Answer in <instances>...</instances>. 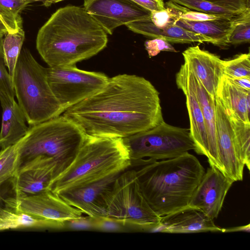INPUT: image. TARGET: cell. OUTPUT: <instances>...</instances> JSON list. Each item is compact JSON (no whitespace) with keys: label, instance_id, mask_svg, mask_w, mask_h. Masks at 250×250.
<instances>
[{"label":"cell","instance_id":"cell-9","mask_svg":"<svg viewBox=\"0 0 250 250\" xmlns=\"http://www.w3.org/2000/svg\"><path fill=\"white\" fill-rule=\"evenodd\" d=\"M46 69L50 88L64 111L99 91L109 78L103 73L80 69L76 65Z\"/></svg>","mask_w":250,"mask_h":250},{"label":"cell","instance_id":"cell-17","mask_svg":"<svg viewBox=\"0 0 250 250\" xmlns=\"http://www.w3.org/2000/svg\"><path fill=\"white\" fill-rule=\"evenodd\" d=\"M119 174L81 188L61 192L58 195L83 213L94 218L106 217L104 197Z\"/></svg>","mask_w":250,"mask_h":250},{"label":"cell","instance_id":"cell-32","mask_svg":"<svg viewBox=\"0 0 250 250\" xmlns=\"http://www.w3.org/2000/svg\"><path fill=\"white\" fill-rule=\"evenodd\" d=\"M4 35L0 34V96L14 98L15 91L12 80L6 69L2 42Z\"/></svg>","mask_w":250,"mask_h":250},{"label":"cell","instance_id":"cell-16","mask_svg":"<svg viewBox=\"0 0 250 250\" xmlns=\"http://www.w3.org/2000/svg\"><path fill=\"white\" fill-rule=\"evenodd\" d=\"M185 63L200 81L209 95L215 99L223 74V60L198 45L188 48L183 52Z\"/></svg>","mask_w":250,"mask_h":250},{"label":"cell","instance_id":"cell-30","mask_svg":"<svg viewBox=\"0 0 250 250\" xmlns=\"http://www.w3.org/2000/svg\"><path fill=\"white\" fill-rule=\"evenodd\" d=\"M17 229L24 228H64V222L49 220L17 210Z\"/></svg>","mask_w":250,"mask_h":250},{"label":"cell","instance_id":"cell-8","mask_svg":"<svg viewBox=\"0 0 250 250\" xmlns=\"http://www.w3.org/2000/svg\"><path fill=\"white\" fill-rule=\"evenodd\" d=\"M123 139L129 152L130 167H136L148 159L175 158L195 149L189 129L171 125L165 121Z\"/></svg>","mask_w":250,"mask_h":250},{"label":"cell","instance_id":"cell-36","mask_svg":"<svg viewBox=\"0 0 250 250\" xmlns=\"http://www.w3.org/2000/svg\"><path fill=\"white\" fill-rule=\"evenodd\" d=\"M234 12L250 10V0H205Z\"/></svg>","mask_w":250,"mask_h":250},{"label":"cell","instance_id":"cell-28","mask_svg":"<svg viewBox=\"0 0 250 250\" xmlns=\"http://www.w3.org/2000/svg\"><path fill=\"white\" fill-rule=\"evenodd\" d=\"M165 9L150 12V19L157 27L163 28L174 24L188 8L169 0L165 3Z\"/></svg>","mask_w":250,"mask_h":250},{"label":"cell","instance_id":"cell-34","mask_svg":"<svg viewBox=\"0 0 250 250\" xmlns=\"http://www.w3.org/2000/svg\"><path fill=\"white\" fill-rule=\"evenodd\" d=\"M145 46L150 57L157 55L161 51L177 52L171 44L162 38L146 41Z\"/></svg>","mask_w":250,"mask_h":250},{"label":"cell","instance_id":"cell-45","mask_svg":"<svg viewBox=\"0 0 250 250\" xmlns=\"http://www.w3.org/2000/svg\"><path fill=\"white\" fill-rule=\"evenodd\" d=\"M29 0V1H41V0Z\"/></svg>","mask_w":250,"mask_h":250},{"label":"cell","instance_id":"cell-12","mask_svg":"<svg viewBox=\"0 0 250 250\" xmlns=\"http://www.w3.org/2000/svg\"><path fill=\"white\" fill-rule=\"evenodd\" d=\"M176 83L177 86H183L191 91L196 97L204 117L208 134L210 154L208 162L210 166L222 172L217 150L215 99L209 95L185 62L176 74Z\"/></svg>","mask_w":250,"mask_h":250},{"label":"cell","instance_id":"cell-33","mask_svg":"<svg viewBox=\"0 0 250 250\" xmlns=\"http://www.w3.org/2000/svg\"><path fill=\"white\" fill-rule=\"evenodd\" d=\"M250 42V20L238 24L232 31L229 44L237 45Z\"/></svg>","mask_w":250,"mask_h":250},{"label":"cell","instance_id":"cell-5","mask_svg":"<svg viewBox=\"0 0 250 250\" xmlns=\"http://www.w3.org/2000/svg\"><path fill=\"white\" fill-rule=\"evenodd\" d=\"M86 135L63 115L30 126L21 146V163L38 156L51 158L58 177L74 161Z\"/></svg>","mask_w":250,"mask_h":250},{"label":"cell","instance_id":"cell-2","mask_svg":"<svg viewBox=\"0 0 250 250\" xmlns=\"http://www.w3.org/2000/svg\"><path fill=\"white\" fill-rule=\"evenodd\" d=\"M108 42L107 34L83 7L57 9L39 30L36 48L50 67L75 65L97 55Z\"/></svg>","mask_w":250,"mask_h":250},{"label":"cell","instance_id":"cell-35","mask_svg":"<svg viewBox=\"0 0 250 250\" xmlns=\"http://www.w3.org/2000/svg\"><path fill=\"white\" fill-rule=\"evenodd\" d=\"M240 13L241 12L231 15L213 14L201 12L196 11H191L189 10L188 8L185 12H184L181 14V15L180 16L179 19L192 21H204L215 20L225 18L226 17H231L236 15Z\"/></svg>","mask_w":250,"mask_h":250},{"label":"cell","instance_id":"cell-25","mask_svg":"<svg viewBox=\"0 0 250 250\" xmlns=\"http://www.w3.org/2000/svg\"><path fill=\"white\" fill-rule=\"evenodd\" d=\"M23 139L0 150V188L15 176L20 165V148Z\"/></svg>","mask_w":250,"mask_h":250},{"label":"cell","instance_id":"cell-43","mask_svg":"<svg viewBox=\"0 0 250 250\" xmlns=\"http://www.w3.org/2000/svg\"><path fill=\"white\" fill-rule=\"evenodd\" d=\"M8 33L7 28L3 22L2 20L0 17V34L6 35Z\"/></svg>","mask_w":250,"mask_h":250},{"label":"cell","instance_id":"cell-29","mask_svg":"<svg viewBox=\"0 0 250 250\" xmlns=\"http://www.w3.org/2000/svg\"><path fill=\"white\" fill-rule=\"evenodd\" d=\"M224 76L229 79L250 77V54H241L235 58L223 60Z\"/></svg>","mask_w":250,"mask_h":250},{"label":"cell","instance_id":"cell-19","mask_svg":"<svg viewBox=\"0 0 250 250\" xmlns=\"http://www.w3.org/2000/svg\"><path fill=\"white\" fill-rule=\"evenodd\" d=\"M250 20V10L231 17L204 21H192L177 19L174 24L190 32L212 39L214 45L222 48L229 45L230 35L239 23Z\"/></svg>","mask_w":250,"mask_h":250},{"label":"cell","instance_id":"cell-14","mask_svg":"<svg viewBox=\"0 0 250 250\" xmlns=\"http://www.w3.org/2000/svg\"><path fill=\"white\" fill-rule=\"evenodd\" d=\"M215 113L217 150L222 172L234 182L242 181L245 165L238 153L230 121L216 96Z\"/></svg>","mask_w":250,"mask_h":250},{"label":"cell","instance_id":"cell-42","mask_svg":"<svg viewBox=\"0 0 250 250\" xmlns=\"http://www.w3.org/2000/svg\"><path fill=\"white\" fill-rule=\"evenodd\" d=\"M250 230V225H247L236 227L234 228L224 229L223 232H235V231H246L249 232Z\"/></svg>","mask_w":250,"mask_h":250},{"label":"cell","instance_id":"cell-46","mask_svg":"<svg viewBox=\"0 0 250 250\" xmlns=\"http://www.w3.org/2000/svg\"><path fill=\"white\" fill-rule=\"evenodd\" d=\"M1 18V17H0Z\"/></svg>","mask_w":250,"mask_h":250},{"label":"cell","instance_id":"cell-10","mask_svg":"<svg viewBox=\"0 0 250 250\" xmlns=\"http://www.w3.org/2000/svg\"><path fill=\"white\" fill-rule=\"evenodd\" d=\"M83 6L109 35L119 26L150 18L149 11L131 0H84Z\"/></svg>","mask_w":250,"mask_h":250},{"label":"cell","instance_id":"cell-22","mask_svg":"<svg viewBox=\"0 0 250 250\" xmlns=\"http://www.w3.org/2000/svg\"><path fill=\"white\" fill-rule=\"evenodd\" d=\"M216 97L227 111L245 122L250 123V91L237 87L223 75Z\"/></svg>","mask_w":250,"mask_h":250},{"label":"cell","instance_id":"cell-20","mask_svg":"<svg viewBox=\"0 0 250 250\" xmlns=\"http://www.w3.org/2000/svg\"><path fill=\"white\" fill-rule=\"evenodd\" d=\"M2 109L0 149L15 144L27 133L29 127L25 124V116L14 98L0 96Z\"/></svg>","mask_w":250,"mask_h":250},{"label":"cell","instance_id":"cell-24","mask_svg":"<svg viewBox=\"0 0 250 250\" xmlns=\"http://www.w3.org/2000/svg\"><path fill=\"white\" fill-rule=\"evenodd\" d=\"M230 121L239 156L247 168H250V123L245 122L225 110Z\"/></svg>","mask_w":250,"mask_h":250},{"label":"cell","instance_id":"cell-40","mask_svg":"<svg viewBox=\"0 0 250 250\" xmlns=\"http://www.w3.org/2000/svg\"><path fill=\"white\" fill-rule=\"evenodd\" d=\"M141 7L150 12L160 11L165 9L163 0H131Z\"/></svg>","mask_w":250,"mask_h":250},{"label":"cell","instance_id":"cell-27","mask_svg":"<svg viewBox=\"0 0 250 250\" xmlns=\"http://www.w3.org/2000/svg\"><path fill=\"white\" fill-rule=\"evenodd\" d=\"M32 2L24 0H0V17L8 33L16 32L22 27L20 13Z\"/></svg>","mask_w":250,"mask_h":250},{"label":"cell","instance_id":"cell-6","mask_svg":"<svg viewBox=\"0 0 250 250\" xmlns=\"http://www.w3.org/2000/svg\"><path fill=\"white\" fill-rule=\"evenodd\" d=\"M13 83L18 104L30 126L63 113L48 83L46 68L26 47L21 48L19 55Z\"/></svg>","mask_w":250,"mask_h":250},{"label":"cell","instance_id":"cell-26","mask_svg":"<svg viewBox=\"0 0 250 250\" xmlns=\"http://www.w3.org/2000/svg\"><path fill=\"white\" fill-rule=\"evenodd\" d=\"M24 38L25 33L22 27H21L16 32L5 35L3 39L2 46L5 64L12 81Z\"/></svg>","mask_w":250,"mask_h":250},{"label":"cell","instance_id":"cell-38","mask_svg":"<svg viewBox=\"0 0 250 250\" xmlns=\"http://www.w3.org/2000/svg\"><path fill=\"white\" fill-rule=\"evenodd\" d=\"M4 185L0 188V230H6V218L9 208L8 200L10 196L8 195L9 189Z\"/></svg>","mask_w":250,"mask_h":250},{"label":"cell","instance_id":"cell-7","mask_svg":"<svg viewBox=\"0 0 250 250\" xmlns=\"http://www.w3.org/2000/svg\"><path fill=\"white\" fill-rule=\"evenodd\" d=\"M106 217L124 226L158 231L162 216L149 206L141 190L134 169L119 174L106 192Z\"/></svg>","mask_w":250,"mask_h":250},{"label":"cell","instance_id":"cell-1","mask_svg":"<svg viewBox=\"0 0 250 250\" xmlns=\"http://www.w3.org/2000/svg\"><path fill=\"white\" fill-rule=\"evenodd\" d=\"M63 115L87 135L125 138L164 121L159 93L144 77L119 74Z\"/></svg>","mask_w":250,"mask_h":250},{"label":"cell","instance_id":"cell-4","mask_svg":"<svg viewBox=\"0 0 250 250\" xmlns=\"http://www.w3.org/2000/svg\"><path fill=\"white\" fill-rule=\"evenodd\" d=\"M130 166L123 138L86 134L74 161L52 181L49 189L59 194L120 174Z\"/></svg>","mask_w":250,"mask_h":250},{"label":"cell","instance_id":"cell-11","mask_svg":"<svg viewBox=\"0 0 250 250\" xmlns=\"http://www.w3.org/2000/svg\"><path fill=\"white\" fill-rule=\"evenodd\" d=\"M57 177L54 161L38 156L21 163L10 182L14 196L22 197L50 190L52 181Z\"/></svg>","mask_w":250,"mask_h":250},{"label":"cell","instance_id":"cell-31","mask_svg":"<svg viewBox=\"0 0 250 250\" xmlns=\"http://www.w3.org/2000/svg\"><path fill=\"white\" fill-rule=\"evenodd\" d=\"M196 11L209 14L231 15L242 12H234L220 7L205 0H169Z\"/></svg>","mask_w":250,"mask_h":250},{"label":"cell","instance_id":"cell-23","mask_svg":"<svg viewBox=\"0 0 250 250\" xmlns=\"http://www.w3.org/2000/svg\"><path fill=\"white\" fill-rule=\"evenodd\" d=\"M185 95L190 122V135L195 145L194 151L210 157L208 134L204 117L198 102L191 91L183 86H177Z\"/></svg>","mask_w":250,"mask_h":250},{"label":"cell","instance_id":"cell-37","mask_svg":"<svg viewBox=\"0 0 250 250\" xmlns=\"http://www.w3.org/2000/svg\"><path fill=\"white\" fill-rule=\"evenodd\" d=\"M64 228L74 230L95 229V218L90 216H81L64 222Z\"/></svg>","mask_w":250,"mask_h":250},{"label":"cell","instance_id":"cell-41","mask_svg":"<svg viewBox=\"0 0 250 250\" xmlns=\"http://www.w3.org/2000/svg\"><path fill=\"white\" fill-rule=\"evenodd\" d=\"M227 78L237 87L244 90L250 91V77H244L234 79Z\"/></svg>","mask_w":250,"mask_h":250},{"label":"cell","instance_id":"cell-13","mask_svg":"<svg viewBox=\"0 0 250 250\" xmlns=\"http://www.w3.org/2000/svg\"><path fill=\"white\" fill-rule=\"evenodd\" d=\"M233 182L218 168L210 166L194 190L188 206L198 208L213 220L216 218Z\"/></svg>","mask_w":250,"mask_h":250},{"label":"cell","instance_id":"cell-3","mask_svg":"<svg viewBox=\"0 0 250 250\" xmlns=\"http://www.w3.org/2000/svg\"><path fill=\"white\" fill-rule=\"evenodd\" d=\"M134 169L141 190L151 208L163 216L188 206L205 169L186 152L162 160H144Z\"/></svg>","mask_w":250,"mask_h":250},{"label":"cell","instance_id":"cell-39","mask_svg":"<svg viewBox=\"0 0 250 250\" xmlns=\"http://www.w3.org/2000/svg\"><path fill=\"white\" fill-rule=\"evenodd\" d=\"M122 223L107 217L95 218V229L103 231H119L123 229Z\"/></svg>","mask_w":250,"mask_h":250},{"label":"cell","instance_id":"cell-15","mask_svg":"<svg viewBox=\"0 0 250 250\" xmlns=\"http://www.w3.org/2000/svg\"><path fill=\"white\" fill-rule=\"evenodd\" d=\"M15 203L18 210L57 222L77 218L83 214L50 190L25 197H15Z\"/></svg>","mask_w":250,"mask_h":250},{"label":"cell","instance_id":"cell-21","mask_svg":"<svg viewBox=\"0 0 250 250\" xmlns=\"http://www.w3.org/2000/svg\"><path fill=\"white\" fill-rule=\"evenodd\" d=\"M125 26L136 33L153 38H162L168 42L177 43L208 42L214 45V41L210 38L175 24L163 28L157 27L150 18L135 21Z\"/></svg>","mask_w":250,"mask_h":250},{"label":"cell","instance_id":"cell-18","mask_svg":"<svg viewBox=\"0 0 250 250\" xmlns=\"http://www.w3.org/2000/svg\"><path fill=\"white\" fill-rule=\"evenodd\" d=\"M213 220L202 211L191 206L162 216L158 231L170 233L222 232Z\"/></svg>","mask_w":250,"mask_h":250},{"label":"cell","instance_id":"cell-44","mask_svg":"<svg viewBox=\"0 0 250 250\" xmlns=\"http://www.w3.org/2000/svg\"><path fill=\"white\" fill-rule=\"evenodd\" d=\"M62 0H44L43 2V5L46 7H48L53 4H55Z\"/></svg>","mask_w":250,"mask_h":250}]
</instances>
